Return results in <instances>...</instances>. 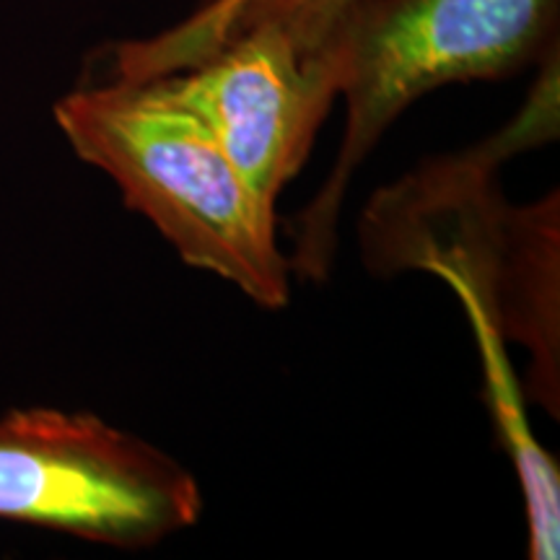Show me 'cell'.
<instances>
[{"label": "cell", "mask_w": 560, "mask_h": 560, "mask_svg": "<svg viewBox=\"0 0 560 560\" xmlns=\"http://www.w3.org/2000/svg\"><path fill=\"white\" fill-rule=\"evenodd\" d=\"M558 30L560 0H355L335 34L346 132L330 177L293 219L291 272L330 278L350 179L412 102L540 66L558 52Z\"/></svg>", "instance_id": "obj_3"}, {"label": "cell", "mask_w": 560, "mask_h": 560, "mask_svg": "<svg viewBox=\"0 0 560 560\" xmlns=\"http://www.w3.org/2000/svg\"><path fill=\"white\" fill-rule=\"evenodd\" d=\"M55 122L182 262L229 280L265 310L289 304L291 265L276 208L249 190L208 122L164 79L104 73L62 96Z\"/></svg>", "instance_id": "obj_2"}, {"label": "cell", "mask_w": 560, "mask_h": 560, "mask_svg": "<svg viewBox=\"0 0 560 560\" xmlns=\"http://www.w3.org/2000/svg\"><path fill=\"white\" fill-rule=\"evenodd\" d=\"M470 319L475 340H478L482 371H486V395L499 436L506 446L516 472H520L524 501H527L529 524V558L556 560L560 540V478L558 465L548 452L540 450L532 439L524 400L520 395L511 366L506 363V350L499 332L490 330L482 314L470 304H462Z\"/></svg>", "instance_id": "obj_7"}, {"label": "cell", "mask_w": 560, "mask_h": 560, "mask_svg": "<svg viewBox=\"0 0 560 560\" xmlns=\"http://www.w3.org/2000/svg\"><path fill=\"white\" fill-rule=\"evenodd\" d=\"M558 136V52L540 62L516 120L490 140L423 161L382 187L359 221L361 262L374 276L425 270L444 280L490 330L527 348L529 392L560 412V200L503 198L499 166Z\"/></svg>", "instance_id": "obj_1"}, {"label": "cell", "mask_w": 560, "mask_h": 560, "mask_svg": "<svg viewBox=\"0 0 560 560\" xmlns=\"http://www.w3.org/2000/svg\"><path fill=\"white\" fill-rule=\"evenodd\" d=\"M200 514L187 467L94 412L16 408L0 418V520L143 550Z\"/></svg>", "instance_id": "obj_4"}, {"label": "cell", "mask_w": 560, "mask_h": 560, "mask_svg": "<svg viewBox=\"0 0 560 560\" xmlns=\"http://www.w3.org/2000/svg\"><path fill=\"white\" fill-rule=\"evenodd\" d=\"M159 79L208 122L249 190L276 208L340 96L342 68L338 47L310 52L257 26Z\"/></svg>", "instance_id": "obj_5"}, {"label": "cell", "mask_w": 560, "mask_h": 560, "mask_svg": "<svg viewBox=\"0 0 560 560\" xmlns=\"http://www.w3.org/2000/svg\"><path fill=\"white\" fill-rule=\"evenodd\" d=\"M355 0H210L174 30L122 42L109 52L107 73L145 79L177 70L234 34L270 26L310 52L335 50V34Z\"/></svg>", "instance_id": "obj_6"}]
</instances>
